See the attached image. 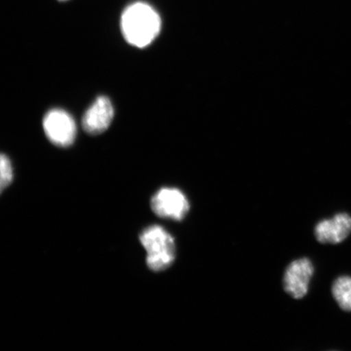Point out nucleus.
<instances>
[{
    "label": "nucleus",
    "mask_w": 351,
    "mask_h": 351,
    "mask_svg": "<svg viewBox=\"0 0 351 351\" xmlns=\"http://www.w3.org/2000/svg\"><path fill=\"white\" fill-rule=\"evenodd\" d=\"M0 173H1V179H0V188L1 191L6 189L12 182L13 171L12 166L10 158L5 155L1 156L0 160Z\"/></svg>",
    "instance_id": "1a4fd4ad"
},
{
    "label": "nucleus",
    "mask_w": 351,
    "mask_h": 351,
    "mask_svg": "<svg viewBox=\"0 0 351 351\" xmlns=\"http://www.w3.org/2000/svg\"><path fill=\"white\" fill-rule=\"evenodd\" d=\"M151 208L156 216L181 221L191 206L184 193L176 188H162L152 197Z\"/></svg>",
    "instance_id": "7ed1b4c3"
},
{
    "label": "nucleus",
    "mask_w": 351,
    "mask_h": 351,
    "mask_svg": "<svg viewBox=\"0 0 351 351\" xmlns=\"http://www.w3.org/2000/svg\"><path fill=\"white\" fill-rule=\"evenodd\" d=\"M140 241L147 252V265L153 271L168 269L176 258L173 237L160 226H152L140 235Z\"/></svg>",
    "instance_id": "f03ea898"
},
{
    "label": "nucleus",
    "mask_w": 351,
    "mask_h": 351,
    "mask_svg": "<svg viewBox=\"0 0 351 351\" xmlns=\"http://www.w3.org/2000/svg\"><path fill=\"white\" fill-rule=\"evenodd\" d=\"M313 274L314 267L308 258H302L292 262L284 275L285 292L295 300H301L308 292Z\"/></svg>",
    "instance_id": "39448f33"
},
{
    "label": "nucleus",
    "mask_w": 351,
    "mask_h": 351,
    "mask_svg": "<svg viewBox=\"0 0 351 351\" xmlns=\"http://www.w3.org/2000/svg\"><path fill=\"white\" fill-rule=\"evenodd\" d=\"M350 232L351 217L348 214L340 213L318 223L315 236L320 243L339 244L348 238Z\"/></svg>",
    "instance_id": "0eeeda50"
},
{
    "label": "nucleus",
    "mask_w": 351,
    "mask_h": 351,
    "mask_svg": "<svg viewBox=\"0 0 351 351\" xmlns=\"http://www.w3.org/2000/svg\"><path fill=\"white\" fill-rule=\"evenodd\" d=\"M60 1H65V0H60Z\"/></svg>",
    "instance_id": "9d476101"
},
{
    "label": "nucleus",
    "mask_w": 351,
    "mask_h": 351,
    "mask_svg": "<svg viewBox=\"0 0 351 351\" xmlns=\"http://www.w3.org/2000/svg\"><path fill=\"white\" fill-rule=\"evenodd\" d=\"M43 129L48 139L58 147H69L76 138L75 121L64 110L52 109L48 112L43 119Z\"/></svg>",
    "instance_id": "20e7f679"
},
{
    "label": "nucleus",
    "mask_w": 351,
    "mask_h": 351,
    "mask_svg": "<svg viewBox=\"0 0 351 351\" xmlns=\"http://www.w3.org/2000/svg\"><path fill=\"white\" fill-rule=\"evenodd\" d=\"M114 117L111 101L105 96L96 99L87 109L82 119V126L88 134H99L108 129Z\"/></svg>",
    "instance_id": "423d86ee"
},
{
    "label": "nucleus",
    "mask_w": 351,
    "mask_h": 351,
    "mask_svg": "<svg viewBox=\"0 0 351 351\" xmlns=\"http://www.w3.org/2000/svg\"><path fill=\"white\" fill-rule=\"evenodd\" d=\"M123 36L131 45L146 47L155 40L161 28L159 14L146 3L131 4L121 19Z\"/></svg>",
    "instance_id": "f257e3e1"
},
{
    "label": "nucleus",
    "mask_w": 351,
    "mask_h": 351,
    "mask_svg": "<svg viewBox=\"0 0 351 351\" xmlns=\"http://www.w3.org/2000/svg\"><path fill=\"white\" fill-rule=\"evenodd\" d=\"M332 292L337 304L346 311H351V278L341 276L333 282Z\"/></svg>",
    "instance_id": "6e6552de"
}]
</instances>
